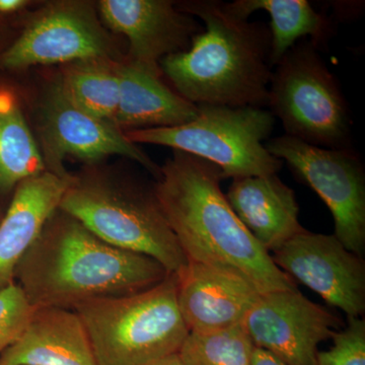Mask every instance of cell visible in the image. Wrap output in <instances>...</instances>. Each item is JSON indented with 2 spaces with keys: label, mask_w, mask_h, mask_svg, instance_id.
<instances>
[{
  "label": "cell",
  "mask_w": 365,
  "mask_h": 365,
  "mask_svg": "<svg viewBox=\"0 0 365 365\" xmlns=\"http://www.w3.org/2000/svg\"><path fill=\"white\" fill-rule=\"evenodd\" d=\"M309 40H302L274 66L268 106L285 135L330 148H352V119L339 83Z\"/></svg>",
  "instance_id": "obj_7"
},
{
  "label": "cell",
  "mask_w": 365,
  "mask_h": 365,
  "mask_svg": "<svg viewBox=\"0 0 365 365\" xmlns=\"http://www.w3.org/2000/svg\"><path fill=\"white\" fill-rule=\"evenodd\" d=\"M176 6L204 25L187 51L160 62L178 95L196 106L267 107L273 71L267 24L239 18L218 0Z\"/></svg>",
  "instance_id": "obj_3"
},
{
  "label": "cell",
  "mask_w": 365,
  "mask_h": 365,
  "mask_svg": "<svg viewBox=\"0 0 365 365\" xmlns=\"http://www.w3.org/2000/svg\"><path fill=\"white\" fill-rule=\"evenodd\" d=\"M225 197L244 227L270 255L304 230L294 190L277 175L234 179Z\"/></svg>",
  "instance_id": "obj_16"
},
{
  "label": "cell",
  "mask_w": 365,
  "mask_h": 365,
  "mask_svg": "<svg viewBox=\"0 0 365 365\" xmlns=\"http://www.w3.org/2000/svg\"><path fill=\"white\" fill-rule=\"evenodd\" d=\"M116 48L86 1H59L31 21L0 55V67L19 71L34 66L71 63L91 58L114 59Z\"/></svg>",
  "instance_id": "obj_10"
},
{
  "label": "cell",
  "mask_w": 365,
  "mask_h": 365,
  "mask_svg": "<svg viewBox=\"0 0 365 365\" xmlns=\"http://www.w3.org/2000/svg\"><path fill=\"white\" fill-rule=\"evenodd\" d=\"M119 66L114 59L79 60L67 64L58 79L76 107L113 124L119 104Z\"/></svg>",
  "instance_id": "obj_21"
},
{
  "label": "cell",
  "mask_w": 365,
  "mask_h": 365,
  "mask_svg": "<svg viewBox=\"0 0 365 365\" xmlns=\"http://www.w3.org/2000/svg\"><path fill=\"white\" fill-rule=\"evenodd\" d=\"M252 365H285L280 360L275 359L272 354L260 349L254 348L253 356H252Z\"/></svg>",
  "instance_id": "obj_25"
},
{
  "label": "cell",
  "mask_w": 365,
  "mask_h": 365,
  "mask_svg": "<svg viewBox=\"0 0 365 365\" xmlns=\"http://www.w3.org/2000/svg\"><path fill=\"white\" fill-rule=\"evenodd\" d=\"M254 348L237 325L220 332L189 333L178 355L182 365H252Z\"/></svg>",
  "instance_id": "obj_22"
},
{
  "label": "cell",
  "mask_w": 365,
  "mask_h": 365,
  "mask_svg": "<svg viewBox=\"0 0 365 365\" xmlns=\"http://www.w3.org/2000/svg\"><path fill=\"white\" fill-rule=\"evenodd\" d=\"M275 265L347 318L365 312L364 258L345 248L334 235L304 230L271 254Z\"/></svg>",
  "instance_id": "obj_12"
},
{
  "label": "cell",
  "mask_w": 365,
  "mask_h": 365,
  "mask_svg": "<svg viewBox=\"0 0 365 365\" xmlns=\"http://www.w3.org/2000/svg\"><path fill=\"white\" fill-rule=\"evenodd\" d=\"M46 172L44 160L26 124L16 98L0 90V189Z\"/></svg>",
  "instance_id": "obj_20"
},
{
  "label": "cell",
  "mask_w": 365,
  "mask_h": 365,
  "mask_svg": "<svg viewBox=\"0 0 365 365\" xmlns=\"http://www.w3.org/2000/svg\"><path fill=\"white\" fill-rule=\"evenodd\" d=\"M157 73L130 61L120 62V95L113 124L124 133L170 128L195 119L198 107L185 100Z\"/></svg>",
  "instance_id": "obj_18"
},
{
  "label": "cell",
  "mask_w": 365,
  "mask_h": 365,
  "mask_svg": "<svg viewBox=\"0 0 365 365\" xmlns=\"http://www.w3.org/2000/svg\"><path fill=\"white\" fill-rule=\"evenodd\" d=\"M225 6L230 13L249 20L257 11L270 16L271 63L276 66L297 42L311 38L321 51L336 32V24L326 14L318 13L307 0H235Z\"/></svg>",
  "instance_id": "obj_19"
},
{
  "label": "cell",
  "mask_w": 365,
  "mask_h": 365,
  "mask_svg": "<svg viewBox=\"0 0 365 365\" xmlns=\"http://www.w3.org/2000/svg\"><path fill=\"white\" fill-rule=\"evenodd\" d=\"M98 11L106 25L128 40V61L157 73L162 59L187 51L204 30L169 0H103Z\"/></svg>",
  "instance_id": "obj_13"
},
{
  "label": "cell",
  "mask_w": 365,
  "mask_h": 365,
  "mask_svg": "<svg viewBox=\"0 0 365 365\" xmlns=\"http://www.w3.org/2000/svg\"><path fill=\"white\" fill-rule=\"evenodd\" d=\"M35 311L18 283L0 289V355L20 339Z\"/></svg>",
  "instance_id": "obj_23"
},
{
  "label": "cell",
  "mask_w": 365,
  "mask_h": 365,
  "mask_svg": "<svg viewBox=\"0 0 365 365\" xmlns=\"http://www.w3.org/2000/svg\"><path fill=\"white\" fill-rule=\"evenodd\" d=\"M146 365H182L181 360L179 359V355L173 354L169 355V356L163 357V359H160L158 360H155V361L150 362V364Z\"/></svg>",
  "instance_id": "obj_27"
},
{
  "label": "cell",
  "mask_w": 365,
  "mask_h": 365,
  "mask_svg": "<svg viewBox=\"0 0 365 365\" xmlns=\"http://www.w3.org/2000/svg\"><path fill=\"white\" fill-rule=\"evenodd\" d=\"M188 123L170 128L126 132L132 143L155 144L203 158L222 170L223 179L277 175L284 163L274 157L264 141L275 117L259 107L198 105Z\"/></svg>",
  "instance_id": "obj_6"
},
{
  "label": "cell",
  "mask_w": 365,
  "mask_h": 365,
  "mask_svg": "<svg viewBox=\"0 0 365 365\" xmlns=\"http://www.w3.org/2000/svg\"><path fill=\"white\" fill-rule=\"evenodd\" d=\"M177 302L190 333L241 325L260 292L234 271L188 261L177 273Z\"/></svg>",
  "instance_id": "obj_14"
},
{
  "label": "cell",
  "mask_w": 365,
  "mask_h": 365,
  "mask_svg": "<svg viewBox=\"0 0 365 365\" xmlns=\"http://www.w3.org/2000/svg\"><path fill=\"white\" fill-rule=\"evenodd\" d=\"M222 180L220 168L182 151H173L160 167L155 194L187 260L234 271L260 294L295 289L235 215Z\"/></svg>",
  "instance_id": "obj_1"
},
{
  "label": "cell",
  "mask_w": 365,
  "mask_h": 365,
  "mask_svg": "<svg viewBox=\"0 0 365 365\" xmlns=\"http://www.w3.org/2000/svg\"><path fill=\"white\" fill-rule=\"evenodd\" d=\"M241 325L255 347L285 365H317L318 346L332 339L342 319L297 288L259 295Z\"/></svg>",
  "instance_id": "obj_11"
},
{
  "label": "cell",
  "mask_w": 365,
  "mask_h": 365,
  "mask_svg": "<svg viewBox=\"0 0 365 365\" xmlns=\"http://www.w3.org/2000/svg\"><path fill=\"white\" fill-rule=\"evenodd\" d=\"M29 1L26 0H0V14H9L16 13L21 11L26 6H28Z\"/></svg>",
  "instance_id": "obj_26"
},
{
  "label": "cell",
  "mask_w": 365,
  "mask_h": 365,
  "mask_svg": "<svg viewBox=\"0 0 365 365\" xmlns=\"http://www.w3.org/2000/svg\"><path fill=\"white\" fill-rule=\"evenodd\" d=\"M39 131L46 170L57 176H69L63 165L66 157L93 163L109 155L128 158L143 165L155 180L160 176V167L129 141L124 132L76 107L59 79L43 98Z\"/></svg>",
  "instance_id": "obj_9"
},
{
  "label": "cell",
  "mask_w": 365,
  "mask_h": 365,
  "mask_svg": "<svg viewBox=\"0 0 365 365\" xmlns=\"http://www.w3.org/2000/svg\"><path fill=\"white\" fill-rule=\"evenodd\" d=\"M73 176L46 172L16 187L13 200L0 223V289L14 282V273L46 222L59 208Z\"/></svg>",
  "instance_id": "obj_15"
},
{
  "label": "cell",
  "mask_w": 365,
  "mask_h": 365,
  "mask_svg": "<svg viewBox=\"0 0 365 365\" xmlns=\"http://www.w3.org/2000/svg\"><path fill=\"white\" fill-rule=\"evenodd\" d=\"M146 255L113 247L57 209L21 258L14 279L35 309L137 294L169 275Z\"/></svg>",
  "instance_id": "obj_2"
},
{
  "label": "cell",
  "mask_w": 365,
  "mask_h": 365,
  "mask_svg": "<svg viewBox=\"0 0 365 365\" xmlns=\"http://www.w3.org/2000/svg\"><path fill=\"white\" fill-rule=\"evenodd\" d=\"M177 273L137 294L78 304L98 365H146L177 354L189 330L177 302Z\"/></svg>",
  "instance_id": "obj_5"
},
{
  "label": "cell",
  "mask_w": 365,
  "mask_h": 365,
  "mask_svg": "<svg viewBox=\"0 0 365 365\" xmlns=\"http://www.w3.org/2000/svg\"><path fill=\"white\" fill-rule=\"evenodd\" d=\"M265 146L318 194L332 213L334 235L348 251L364 258L365 170L359 153L353 148H319L285 134Z\"/></svg>",
  "instance_id": "obj_8"
},
{
  "label": "cell",
  "mask_w": 365,
  "mask_h": 365,
  "mask_svg": "<svg viewBox=\"0 0 365 365\" xmlns=\"http://www.w3.org/2000/svg\"><path fill=\"white\" fill-rule=\"evenodd\" d=\"M332 347L317 353V365H365V319L347 318L334 334Z\"/></svg>",
  "instance_id": "obj_24"
},
{
  "label": "cell",
  "mask_w": 365,
  "mask_h": 365,
  "mask_svg": "<svg viewBox=\"0 0 365 365\" xmlns=\"http://www.w3.org/2000/svg\"><path fill=\"white\" fill-rule=\"evenodd\" d=\"M59 209L113 247L151 257L178 273L188 264L155 194V182L73 176Z\"/></svg>",
  "instance_id": "obj_4"
},
{
  "label": "cell",
  "mask_w": 365,
  "mask_h": 365,
  "mask_svg": "<svg viewBox=\"0 0 365 365\" xmlns=\"http://www.w3.org/2000/svg\"><path fill=\"white\" fill-rule=\"evenodd\" d=\"M0 365H98L81 318L72 309H40Z\"/></svg>",
  "instance_id": "obj_17"
}]
</instances>
